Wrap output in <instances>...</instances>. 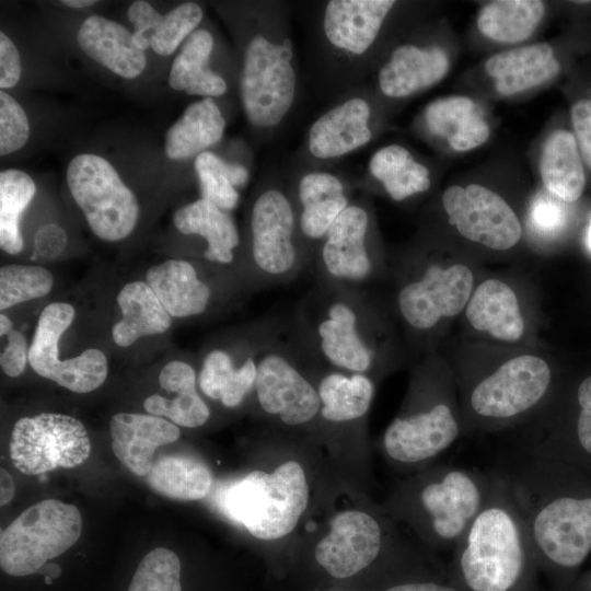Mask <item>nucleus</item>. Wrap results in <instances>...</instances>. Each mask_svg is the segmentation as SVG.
<instances>
[{"mask_svg":"<svg viewBox=\"0 0 591 591\" xmlns=\"http://www.w3.org/2000/svg\"><path fill=\"white\" fill-rule=\"evenodd\" d=\"M315 362L371 378L384 355L381 318L367 289L314 282L287 316Z\"/></svg>","mask_w":591,"mask_h":591,"instance_id":"nucleus-1","label":"nucleus"},{"mask_svg":"<svg viewBox=\"0 0 591 591\" xmlns=\"http://www.w3.org/2000/svg\"><path fill=\"white\" fill-rule=\"evenodd\" d=\"M394 0L312 3L305 34L304 79L331 103L359 86L370 53L396 5Z\"/></svg>","mask_w":591,"mask_h":591,"instance_id":"nucleus-2","label":"nucleus"},{"mask_svg":"<svg viewBox=\"0 0 591 591\" xmlns=\"http://www.w3.org/2000/svg\"><path fill=\"white\" fill-rule=\"evenodd\" d=\"M243 48L240 96L248 125L267 140L281 130L298 104L301 67L285 2L258 4Z\"/></svg>","mask_w":591,"mask_h":591,"instance_id":"nucleus-3","label":"nucleus"},{"mask_svg":"<svg viewBox=\"0 0 591 591\" xmlns=\"http://www.w3.org/2000/svg\"><path fill=\"white\" fill-rule=\"evenodd\" d=\"M245 251L250 286L270 288L288 285L305 270L310 262L304 251L297 211L291 195L289 169L268 171L252 197Z\"/></svg>","mask_w":591,"mask_h":591,"instance_id":"nucleus-4","label":"nucleus"},{"mask_svg":"<svg viewBox=\"0 0 591 591\" xmlns=\"http://www.w3.org/2000/svg\"><path fill=\"white\" fill-rule=\"evenodd\" d=\"M253 394L265 415L287 427H303L320 418L321 401L309 358L287 316L260 354Z\"/></svg>","mask_w":591,"mask_h":591,"instance_id":"nucleus-5","label":"nucleus"},{"mask_svg":"<svg viewBox=\"0 0 591 591\" xmlns=\"http://www.w3.org/2000/svg\"><path fill=\"white\" fill-rule=\"evenodd\" d=\"M310 488L302 466L288 461L271 473L254 471L234 483L225 510L254 537L279 540L298 524L309 503Z\"/></svg>","mask_w":591,"mask_h":591,"instance_id":"nucleus-6","label":"nucleus"},{"mask_svg":"<svg viewBox=\"0 0 591 591\" xmlns=\"http://www.w3.org/2000/svg\"><path fill=\"white\" fill-rule=\"evenodd\" d=\"M82 518L78 508L57 499L25 509L0 535L1 569L14 577L42 571L79 540Z\"/></svg>","mask_w":591,"mask_h":591,"instance_id":"nucleus-7","label":"nucleus"},{"mask_svg":"<svg viewBox=\"0 0 591 591\" xmlns=\"http://www.w3.org/2000/svg\"><path fill=\"white\" fill-rule=\"evenodd\" d=\"M66 178L73 200L99 239L118 242L131 234L139 219V204L106 159L78 154L70 161Z\"/></svg>","mask_w":591,"mask_h":591,"instance_id":"nucleus-8","label":"nucleus"},{"mask_svg":"<svg viewBox=\"0 0 591 591\" xmlns=\"http://www.w3.org/2000/svg\"><path fill=\"white\" fill-rule=\"evenodd\" d=\"M309 270L314 282L364 288L380 270L373 215L355 197L315 250Z\"/></svg>","mask_w":591,"mask_h":591,"instance_id":"nucleus-9","label":"nucleus"},{"mask_svg":"<svg viewBox=\"0 0 591 591\" xmlns=\"http://www.w3.org/2000/svg\"><path fill=\"white\" fill-rule=\"evenodd\" d=\"M9 449L16 470L25 475H40L57 467L83 464L90 455L91 441L77 418L42 413L14 424Z\"/></svg>","mask_w":591,"mask_h":591,"instance_id":"nucleus-10","label":"nucleus"},{"mask_svg":"<svg viewBox=\"0 0 591 591\" xmlns=\"http://www.w3.org/2000/svg\"><path fill=\"white\" fill-rule=\"evenodd\" d=\"M523 565V551L514 521L499 508L474 520L462 554L464 579L473 591H508Z\"/></svg>","mask_w":591,"mask_h":591,"instance_id":"nucleus-11","label":"nucleus"},{"mask_svg":"<svg viewBox=\"0 0 591 591\" xmlns=\"http://www.w3.org/2000/svg\"><path fill=\"white\" fill-rule=\"evenodd\" d=\"M76 310L70 303L53 302L42 311L28 348V362L40 376L74 392L89 393L107 378V358L89 348L79 356L59 359V340L72 324Z\"/></svg>","mask_w":591,"mask_h":591,"instance_id":"nucleus-12","label":"nucleus"},{"mask_svg":"<svg viewBox=\"0 0 591 591\" xmlns=\"http://www.w3.org/2000/svg\"><path fill=\"white\" fill-rule=\"evenodd\" d=\"M281 318L267 315L235 343L208 349L198 373L200 391L227 408L241 406L254 392L260 354Z\"/></svg>","mask_w":591,"mask_h":591,"instance_id":"nucleus-13","label":"nucleus"},{"mask_svg":"<svg viewBox=\"0 0 591 591\" xmlns=\"http://www.w3.org/2000/svg\"><path fill=\"white\" fill-rule=\"evenodd\" d=\"M374 108L357 86L343 94L310 125L298 163L324 169L369 144L374 137Z\"/></svg>","mask_w":591,"mask_h":591,"instance_id":"nucleus-14","label":"nucleus"},{"mask_svg":"<svg viewBox=\"0 0 591 591\" xmlns=\"http://www.w3.org/2000/svg\"><path fill=\"white\" fill-rule=\"evenodd\" d=\"M472 287L468 267L459 264L444 268L430 263L399 287L397 310L412 329L428 331L442 317L459 314L470 300Z\"/></svg>","mask_w":591,"mask_h":591,"instance_id":"nucleus-15","label":"nucleus"},{"mask_svg":"<svg viewBox=\"0 0 591 591\" xmlns=\"http://www.w3.org/2000/svg\"><path fill=\"white\" fill-rule=\"evenodd\" d=\"M289 181L300 237L311 265L320 242L356 196L349 181L338 173L298 162L289 169Z\"/></svg>","mask_w":591,"mask_h":591,"instance_id":"nucleus-16","label":"nucleus"},{"mask_svg":"<svg viewBox=\"0 0 591 591\" xmlns=\"http://www.w3.org/2000/svg\"><path fill=\"white\" fill-rule=\"evenodd\" d=\"M442 205L450 223L470 241L502 251L521 237L522 228L512 208L482 185L450 186L442 194Z\"/></svg>","mask_w":591,"mask_h":591,"instance_id":"nucleus-17","label":"nucleus"},{"mask_svg":"<svg viewBox=\"0 0 591 591\" xmlns=\"http://www.w3.org/2000/svg\"><path fill=\"white\" fill-rule=\"evenodd\" d=\"M551 382L548 364L541 358L523 355L505 362L473 391L474 410L486 417L507 418L536 404Z\"/></svg>","mask_w":591,"mask_h":591,"instance_id":"nucleus-18","label":"nucleus"},{"mask_svg":"<svg viewBox=\"0 0 591 591\" xmlns=\"http://www.w3.org/2000/svg\"><path fill=\"white\" fill-rule=\"evenodd\" d=\"M381 529L368 513L346 510L331 521L329 532L317 543L315 559L334 578H348L379 555Z\"/></svg>","mask_w":591,"mask_h":591,"instance_id":"nucleus-19","label":"nucleus"},{"mask_svg":"<svg viewBox=\"0 0 591 591\" xmlns=\"http://www.w3.org/2000/svg\"><path fill=\"white\" fill-rule=\"evenodd\" d=\"M544 554L564 567L581 564L591 549V498H558L544 507L533 524Z\"/></svg>","mask_w":591,"mask_h":591,"instance_id":"nucleus-20","label":"nucleus"},{"mask_svg":"<svg viewBox=\"0 0 591 591\" xmlns=\"http://www.w3.org/2000/svg\"><path fill=\"white\" fill-rule=\"evenodd\" d=\"M457 434L451 409L439 404L427 412L394 419L384 433L383 444L392 459L416 463L448 448Z\"/></svg>","mask_w":591,"mask_h":591,"instance_id":"nucleus-21","label":"nucleus"},{"mask_svg":"<svg viewBox=\"0 0 591 591\" xmlns=\"http://www.w3.org/2000/svg\"><path fill=\"white\" fill-rule=\"evenodd\" d=\"M109 433L115 456L135 475L146 476L155 450L178 440L181 430L163 417L118 413L109 420Z\"/></svg>","mask_w":591,"mask_h":591,"instance_id":"nucleus-22","label":"nucleus"},{"mask_svg":"<svg viewBox=\"0 0 591 591\" xmlns=\"http://www.w3.org/2000/svg\"><path fill=\"white\" fill-rule=\"evenodd\" d=\"M449 68L450 59L442 48L403 44L380 67L378 86L386 97L404 99L438 83Z\"/></svg>","mask_w":591,"mask_h":591,"instance_id":"nucleus-23","label":"nucleus"},{"mask_svg":"<svg viewBox=\"0 0 591 591\" xmlns=\"http://www.w3.org/2000/svg\"><path fill=\"white\" fill-rule=\"evenodd\" d=\"M146 282L172 317L205 314L215 296L213 287L201 277L198 267L185 259H169L151 266L146 273Z\"/></svg>","mask_w":591,"mask_h":591,"instance_id":"nucleus-24","label":"nucleus"},{"mask_svg":"<svg viewBox=\"0 0 591 591\" xmlns=\"http://www.w3.org/2000/svg\"><path fill=\"white\" fill-rule=\"evenodd\" d=\"M308 358L321 401L320 419L335 426H346L362 419L374 395L372 379L364 374L331 369Z\"/></svg>","mask_w":591,"mask_h":591,"instance_id":"nucleus-25","label":"nucleus"},{"mask_svg":"<svg viewBox=\"0 0 591 591\" xmlns=\"http://www.w3.org/2000/svg\"><path fill=\"white\" fill-rule=\"evenodd\" d=\"M77 40L91 59L121 78L134 79L146 68L144 51L136 45L132 33L113 20L90 15L81 24Z\"/></svg>","mask_w":591,"mask_h":591,"instance_id":"nucleus-26","label":"nucleus"},{"mask_svg":"<svg viewBox=\"0 0 591 591\" xmlns=\"http://www.w3.org/2000/svg\"><path fill=\"white\" fill-rule=\"evenodd\" d=\"M127 16L135 27L134 40L141 50L152 48L158 55L170 56L196 31L204 12L196 2H184L161 14L149 2L138 0L129 5Z\"/></svg>","mask_w":591,"mask_h":591,"instance_id":"nucleus-27","label":"nucleus"},{"mask_svg":"<svg viewBox=\"0 0 591 591\" xmlns=\"http://www.w3.org/2000/svg\"><path fill=\"white\" fill-rule=\"evenodd\" d=\"M173 223L184 235H196L205 241L202 257L207 263L229 266L236 260L241 237L229 211L198 198L173 215Z\"/></svg>","mask_w":591,"mask_h":591,"instance_id":"nucleus-28","label":"nucleus"},{"mask_svg":"<svg viewBox=\"0 0 591 591\" xmlns=\"http://www.w3.org/2000/svg\"><path fill=\"white\" fill-rule=\"evenodd\" d=\"M485 69L496 91L509 96L554 79L560 65L553 47L538 43L498 53L486 61Z\"/></svg>","mask_w":591,"mask_h":591,"instance_id":"nucleus-29","label":"nucleus"},{"mask_svg":"<svg viewBox=\"0 0 591 591\" xmlns=\"http://www.w3.org/2000/svg\"><path fill=\"white\" fill-rule=\"evenodd\" d=\"M197 382L198 375L190 363L173 360L162 368L159 384L164 391L175 393V397L150 395L143 401V408L148 414L165 417L176 426L201 427L208 421L210 409L197 392Z\"/></svg>","mask_w":591,"mask_h":591,"instance_id":"nucleus-30","label":"nucleus"},{"mask_svg":"<svg viewBox=\"0 0 591 591\" xmlns=\"http://www.w3.org/2000/svg\"><path fill=\"white\" fill-rule=\"evenodd\" d=\"M421 502L432 517L436 533L445 540L461 534L479 508L480 495L464 473L450 472L440 483H431L421 493Z\"/></svg>","mask_w":591,"mask_h":591,"instance_id":"nucleus-31","label":"nucleus"},{"mask_svg":"<svg viewBox=\"0 0 591 591\" xmlns=\"http://www.w3.org/2000/svg\"><path fill=\"white\" fill-rule=\"evenodd\" d=\"M429 131L447 140L455 151H468L485 143L489 126L474 100L454 95L434 100L424 113Z\"/></svg>","mask_w":591,"mask_h":591,"instance_id":"nucleus-32","label":"nucleus"},{"mask_svg":"<svg viewBox=\"0 0 591 591\" xmlns=\"http://www.w3.org/2000/svg\"><path fill=\"white\" fill-rule=\"evenodd\" d=\"M466 317L474 328L503 341L519 340L523 317L513 290L498 279L482 282L468 300Z\"/></svg>","mask_w":591,"mask_h":591,"instance_id":"nucleus-33","label":"nucleus"},{"mask_svg":"<svg viewBox=\"0 0 591 591\" xmlns=\"http://www.w3.org/2000/svg\"><path fill=\"white\" fill-rule=\"evenodd\" d=\"M225 119L211 97L188 105L183 115L167 129L164 150L172 160L197 157L217 144L223 137Z\"/></svg>","mask_w":591,"mask_h":591,"instance_id":"nucleus-34","label":"nucleus"},{"mask_svg":"<svg viewBox=\"0 0 591 591\" xmlns=\"http://www.w3.org/2000/svg\"><path fill=\"white\" fill-rule=\"evenodd\" d=\"M117 303L123 317L112 327V338L119 347L162 334L172 324V316L144 281L126 283L117 294Z\"/></svg>","mask_w":591,"mask_h":591,"instance_id":"nucleus-35","label":"nucleus"},{"mask_svg":"<svg viewBox=\"0 0 591 591\" xmlns=\"http://www.w3.org/2000/svg\"><path fill=\"white\" fill-rule=\"evenodd\" d=\"M540 172L545 189L565 202L580 198L586 186L582 158L573 134L558 129L545 140Z\"/></svg>","mask_w":591,"mask_h":591,"instance_id":"nucleus-36","label":"nucleus"},{"mask_svg":"<svg viewBox=\"0 0 591 591\" xmlns=\"http://www.w3.org/2000/svg\"><path fill=\"white\" fill-rule=\"evenodd\" d=\"M213 45L215 38L208 30L193 32L173 61L169 76L171 88L188 95L211 99L223 95L228 84L209 67Z\"/></svg>","mask_w":591,"mask_h":591,"instance_id":"nucleus-37","label":"nucleus"},{"mask_svg":"<svg viewBox=\"0 0 591 591\" xmlns=\"http://www.w3.org/2000/svg\"><path fill=\"white\" fill-rule=\"evenodd\" d=\"M369 174L395 201L427 192L431 186L429 170L401 144L376 150L369 160Z\"/></svg>","mask_w":591,"mask_h":591,"instance_id":"nucleus-38","label":"nucleus"},{"mask_svg":"<svg viewBox=\"0 0 591 591\" xmlns=\"http://www.w3.org/2000/svg\"><path fill=\"white\" fill-rule=\"evenodd\" d=\"M545 5L538 0H497L485 4L477 26L486 37L505 44L529 38L540 24Z\"/></svg>","mask_w":591,"mask_h":591,"instance_id":"nucleus-39","label":"nucleus"},{"mask_svg":"<svg viewBox=\"0 0 591 591\" xmlns=\"http://www.w3.org/2000/svg\"><path fill=\"white\" fill-rule=\"evenodd\" d=\"M146 480L160 495L184 501L205 498L212 483L211 473L202 462L184 455L160 457Z\"/></svg>","mask_w":591,"mask_h":591,"instance_id":"nucleus-40","label":"nucleus"},{"mask_svg":"<svg viewBox=\"0 0 591 591\" xmlns=\"http://www.w3.org/2000/svg\"><path fill=\"white\" fill-rule=\"evenodd\" d=\"M194 169L200 198L231 212L240 201L237 188L248 182V170L239 162H228L211 151L195 158Z\"/></svg>","mask_w":591,"mask_h":591,"instance_id":"nucleus-41","label":"nucleus"},{"mask_svg":"<svg viewBox=\"0 0 591 591\" xmlns=\"http://www.w3.org/2000/svg\"><path fill=\"white\" fill-rule=\"evenodd\" d=\"M36 193L33 178L25 172L9 169L0 173V246L10 255L24 247L20 217Z\"/></svg>","mask_w":591,"mask_h":591,"instance_id":"nucleus-42","label":"nucleus"},{"mask_svg":"<svg viewBox=\"0 0 591 591\" xmlns=\"http://www.w3.org/2000/svg\"><path fill=\"white\" fill-rule=\"evenodd\" d=\"M54 285L51 273L42 266L11 264L0 269V310L47 296Z\"/></svg>","mask_w":591,"mask_h":591,"instance_id":"nucleus-43","label":"nucleus"},{"mask_svg":"<svg viewBox=\"0 0 591 591\" xmlns=\"http://www.w3.org/2000/svg\"><path fill=\"white\" fill-rule=\"evenodd\" d=\"M127 591H182L178 556L165 547L149 552L139 563Z\"/></svg>","mask_w":591,"mask_h":591,"instance_id":"nucleus-44","label":"nucleus"},{"mask_svg":"<svg viewBox=\"0 0 591 591\" xmlns=\"http://www.w3.org/2000/svg\"><path fill=\"white\" fill-rule=\"evenodd\" d=\"M30 136L27 116L10 94L0 92V154L7 155L20 150Z\"/></svg>","mask_w":591,"mask_h":591,"instance_id":"nucleus-45","label":"nucleus"},{"mask_svg":"<svg viewBox=\"0 0 591 591\" xmlns=\"http://www.w3.org/2000/svg\"><path fill=\"white\" fill-rule=\"evenodd\" d=\"M529 215L533 231L544 236L557 234L567 221L565 201L553 196L546 189L533 198Z\"/></svg>","mask_w":591,"mask_h":591,"instance_id":"nucleus-46","label":"nucleus"},{"mask_svg":"<svg viewBox=\"0 0 591 591\" xmlns=\"http://www.w3.org/2000/svg\"><path fill=\"white\" fill-rule=\"evenodd\" d=\"M573 136L582 160L591 169V100H580L570 109Z\"/></svg>","mask_w":591,"mask_h":591,"instance_id":"nucleus-47","label":"nucleus"},{"mask_svg":"<svg viewBox=\"0 0 591 591\" xmlns=\"http://www.w3.org/2000/svg\"><path fill=\"white\" fill-rule=\"evenodd\" d=\"M8 344L1 352L0 366L2 371L15 378L23 373L28 360L27 341L24 334L18 329H12L8 333Z\"/></svg>","mask_w":591,"mask_h":591,"instance_id":"nucleus-48","label":"nucleus"},{"mask_svg":"<svg viewBox=\"0 0 591 591\" xmlns=\"http://www.w3.org/2000/svg\"><path fill=\"white\" fill-rule=\"evenodd\" d=\"M21 78V60L16 46L3 33H0V88L16 85Z\"/></svg>","mask_w":591,"mask_h":591,"instance_id":"nucleus-49","label":"nucleus"},{"mask_svg":"<svg viewBox=\"0 0 591 591\" xmlns=\"http://www.w3.org/2000/svg\"><path fill=\"white\" fill-rule=\"evenodd\" d=\"M66 244L67 234L65 230L54 223L39 228L34 239L36 252L48 259L56 258L63 251Z\"/></svg>","mask_w":591,"mask_h":591,"instance_id":"nucleus-50","label":"nucleus"},{"mask_svg":"<svg viewBox=\"0 0 591 591\" xmlns=\"http://www.w3.org/2000/svg\"><path fill=\"white\" fill-rule=\"evenodd\" d=\"M581 413L578 418V438L583 449L591 454V376L582 381L578 389Z\"/></svg>","mask_w":591,"mask_h":591,"instance_id":"nucleus-51","label":"nucleus"},{"mask_svg":"<svg viewBox=\"0 0 591 591\" xmlns=\"http://www.w3.org/2000/svg\"><path fill=\"white\" fill-rule=\"evenodd\" d=\"M0 476H1L0 505L4 506L9 503L14 496V483H13L12 476L4 468L0 470Z\"/></svg>","mask_w":591,"mask_h":591,"instance_id":"nucleus-52","label":"nucleus"},{"mask_svg":"<svg viewBox=\"0 0 591 591\" xmlns=\"http://www.w3.org/2000/svg\"><path fill=\"white\" fill-rule=\"evenodd\" d=\"M386 591H457L450 587L436 583H407L387 589Z\"/></svg>","mask_w":591,"mask_h":591,"instance_id":"nucleus-53","label":"nucleus"},{"mask_svg":"<svg viewBox=\"0 0 591 591\" xmlns=\"http://www.w3.org/2000/svg\"><path fill=\"white\" fill-rule=\"evenodd\" d=\"M61 3L66 4L67 7L81 9L85 7H91L96 3V1L93 0H63Z\"/></svg>","mask_w":591,"mask_h":591,"instance_id":"nucleus-54","label":"nucleus"},{"mask_svg":"<svg viewBox=\"0 0 591 591\" xmlns=\"http://www.w3.org/2000/svg\"><path fill=\"white\" fill-rule=\"evenodd\" d=\"M13 329L11 320L3 313L0 314V335L7 336Z\"/></svg>","mask_w":591,"mask_h":591,"instance_id":"nucleus-55","label":"nucleus"},{"mask_svg":"<svg viewBox=\"0 0 591 591\" xmlns=\"http://www.w3.org/2000/svg\"><path fill=\"white\" fill-rule=\"evenodd\" d=\"M587 244H588V247L591 250V222H590L589 228H588Z\"/></svg>","mask_w":591,"mask_h":591,"instance_id":"nucleus-56","label":"nucleus"}]
</instances>
